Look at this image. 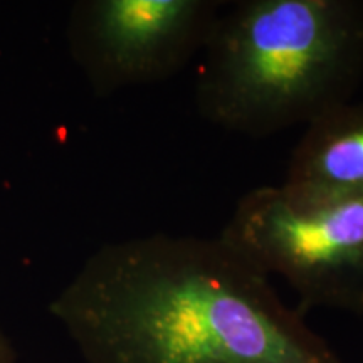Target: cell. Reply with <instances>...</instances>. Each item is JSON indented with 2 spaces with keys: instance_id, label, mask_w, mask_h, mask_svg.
<instances>
[{
  "instance_id": "obj_1",
  "label": "cell",
  "mask_w": 363,
  "mask_h": 363,
  "mask_svg": "<svg viewBox=\"0 0 363 363\" xmlns=\"http://www.w3.org/2000/svg\"><path fill=\"white\" fill-rule=\"evenodd\" d=\"M49 311L86 363H345L220 235L104 244Z\"/></svg>"
},
{
  "instance_id": "obj_6",
  "label": "cell",
  "mask_w": 363,
  "mask_h": 363,
  "mask_svg": "<svg viewBox=\"0 0 363 363\" xmlns=\"http://www.w3.org/2000/svg\"><path fill=\"white\" fill-rule=\"evenodd\" d=\"M0 363H17V353L13 343L0 323Z\"/></svg>"
},
{
  "instance_id": "obj_5",
  "label": "cell",
  "mask_w": 363,
  "mask_h": 363,
  "mask_svg": "<svg viewBox=\"0 0 363 363\" xmlns=\"http://www.w3.org/2000/svg\"><path fill=\"white\" fill-rule=\"evenodd\" d=\"M294 202L363 199V103H345L305 126L279 185Z\"/></svg>"
},
{
  "instance_id": "obj_3",
  "label": "cell",
  "mask_w": 363,
  "mask_h": 363,
  "mask_svg": "<svg viewBox=\"0 0 363 363\" xmlns=\"http://www.w3.org/2000/svg\"><path fill=\"white\" fill-rule=\"evenodd\" d=\"M264 274H278L303 310L363 315V199L301 203L279 185L244 194L219 234Z\"/></svg>"
},
{
  "instance_id": "obj_2",
  "label": "cell",
  "mask_w": 363,
  "mask_h": 363,
  "mask_svg": "<svg viewBox=\"0 0 363 363\" xmlns=\"http://www.w3.org/2000/svg\"><path fill=\"white\" fill-rule=\"evenodd\" d=\"M201 54L195 106L208 123L251 138L306 126L362 83L363 2H225Z\"/></svg>"
},
{
  "instance_id": "obj_4",
  "label": "cell",
  "mask_w": 363,
  "mask_h": 363,
  "mask_svg": "<svg viewBox=\"0 0 363 363\" xmlns=\"http://www.w3.org/2000/svg\"><path fill=\"white\" fill-rule=\"evenodd\" d=\"M224 6V0H78L67 17V49L99 98L162 83L202 52Z\"/></svg>"
}]
</instances>
